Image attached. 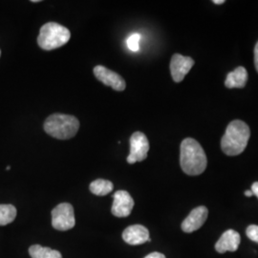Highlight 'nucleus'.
<instances>
[{"label":"nucleus","mask_w":258,"mask_h":258,"mask_svg":"<svg viewBox=\"0 0 258 258\" xmlns=\"http://www.w3.org/2000/svg\"><path fill=\"white\" fill-rule=\"evenodd\" d=\"M17 217V209L13 205H0V226L11 224Z\"/></svg>","instance_id":"dca6fc26"},{"label":"nucleus","mask_w":258,"mask_h":258,"mask_svg":"<svg viewBox=\"0 0 258 258\" xmlns=\"http://www.w3.org/2000/svg\"><path fill=\"white\" fill-rule=\"evenodd\" d=\"M149 150V142L143 132H135L130 137V152L127 163L132 165L147 159Z\"/></svg>","instance_id":"423d86ee"},{"label":"nucleus","mask_w":258,"mask_h":258,"mask_svg":"<svg viewBox=\"0 0 258 258\" xmlns=\"http://www.w3.org/2000/svg\"><path fill=\"white\" fill-rule=\"evenodd\" d=\"M240 234L233 230H228L222 234L220 239L215 244V249L219 253H224L226 251H235L240 245Z\"/></svg>","instance_id":"f8f14e48"},{"label":"nucleus","mask_w":258,"mask_h":258,"mask_svg":"<svg viewBox=\"0 0 258 258\" xmlns=\"http://www.w3.org/2000/svg\"><path fill=\"white\" fill-rule=\"evenodd\" d=\"M94 75L101 83L116 91H123L126 87V83L120 75L102 65H97L94 68Z\"/></svg>","instance_id":"0eeeda50"},{"label":"nucleus","mask_w":258,"mask_h":258,"mask_svg":"<svg viewBox=\"0 0 258 258\" xmlns=\"http://www.w3.org/2000/svg\"><path fill=\"white\" fill-rule=\"evenodd\" d=\"M248 81L247 70L239 66L227 76L225 85L228 88H243Z\"/></svg>","instance_id":"ddd939ff"},{"label":"nucleus","mask_w":258,"mask_h":258,"mask_svg":"<svg viewBox=\"0 0 258 258\" xmlns=\"http://www.w3.org/2000/svg\"><path fill=\"white\" fill-rule=\"evenodd\" d=\"M250 137V130L243 120H232L227 126L221 140L223 152L229 156L241 154L248 146Z\"/></svg>","instance_id":"f03ea898"},{"label":"nucleus","mask_w":258,"mask_h":258,"mask_svg":"<svg viewBox=\"0 0 258 258\" xmlns=\"http://www.w3.org/2000/svg\"><path fill=\"white\" fill-rule=\"evenodd\" d=\"M246 233H247V236L249 237V239L258 243V226L250 225L248 227Z\"/></svg>","instance_id":"a211bd4d"},{"label":"nucleus","mask_w":258,"mask_h":258,"mask_svg":"<svg viewBox=\"0 0 258 258\" xmlns=\"http://www.w3.org/2000/svg\"><path fill=\"white\" fill-rule=\"evenodd\" d=\"M79 128V120L74 116L66 114H53L44 122V130L47 134L58 140L73 138Z\"/></svg>","instance_id":"7ed1b4c3"},{"label":"nucleus","mask_w":258,"mask_h":258,"mask_svg":"<svg viewBox=\"0 0 258 258\" xmlns=\"http://www.w3.org/2000/svg\"><path fill=\"white\" fill-rule=\"evenodd\" d=\"M212 2H213L214 4L219 5V4H223V3H225V0H213Z\"/></svg>","instance_id":"4be33fe9"},{"label":"nucleus","mask_w":258,"mask_h":258,"mask_svg":"<svg viewBox=\"0 0 258 258\" xmlns=\"http://www.w3.org/2000/svg\"><path fill=\"white\" fill-rule=\"evenodd\" d=\"M0 55H1V50H0Z\"/></svg>","instance_id":"b1692460"},{"label":"nucleus","mask_w":258,"mask_h":258,"mask_svg":"<svg viewBox=\"0 0 258 258\" xmlns=\"http://www.w3.org/2000/svg\"><path fill=\"white\" fill-rule=\"evenodd\" d=\"M207 156L201 145L194 139H184L180 148V165L184 173L200 175L207 168Z\"/></svg>","instance_id":"f257e3e1"},{"label":"nucleus","mask_w":258,"mask_h":258,"mask_svg":"<svg viewBox=\"0 0 258 258\" xmlns=\"http://www.w3.org/2000/svg\"><path fill=\"white\" fill-rule=\"evenodd\" d=\"M194 65V60L189 56L174 54L170 61V72L175 83H181L184 77L190 71Z\"/></svg>","instance_id":"1a4fd4ad"},{"label":"nucleus","mask_w":258,"mask_h":258,"mask_svg":"<svg viewBox=\"0 0 258 258\" xmlns=\"http://www.w3.org/2000/svg\"><path fill=\"white\" fill-rule=\"evenodd\" d=\"M75 224L74 208L71 204H59L52 211V226L55 230L69 231Z\"/></svg>","instance_id":"39448f33"},{"label":"nucleus","mask_w":258,"mask_h":258,"mask_svg":"<svg viewBox=\"0 0 258 258\" xmlns=\"http://www.w3.org/2000/svg\"><path fill=\"white\" fill-rule=\"evenodd\" d=\"M113 188H114V185L112 184V182L108 180H103V179L95 180L89 185L90 191L98 196H105L110 194Z\"/></svg>","instance_id":"2eb2a0df"},{"label":"nucleus","mask_w":258,"mask_h":258,"mask_svg":"<svg viewBox=\"0 0 258 258\" xmlns=\"http://www.w3.org/2000/svg\"><path fill=\"white\" fill-rule=\"evenodd\" d=\"M254 64H255L256 71L258 72V42L254 48Z\"/></svg>","instance_id":"aec40b11"},{"label":"nucleus","mask_w":258,"mask_h":258,"mask_svg":"<svg viewBox=\"0 0 258 258\" xmlns=\"http://www.w3.org/2000/svg\"><path fill=\"white\" fill-rule=\"evenodd\" d=\"M122 239L129 245L133 246H137L148 241H151L149 238V231L145 226L142 225L129 226L122 232Z\"/></svg>","instance_id":"9b49d317"},{"label":"nucleus","mask_w":258,"mask_h":258,"mask_svg":"<svg viewBox=\"0 0 258 258\" xmlns=\"http://www.w3.org/2000/svg\"><path fill=\"white\" fill-rule=\"evenodd\" d=\"M71 37L67 28L55 22H49L40 28L37 44L45 51H51L65 45Z\"/></svg>","instance_id":"20e7f679"},{"label":"nucleus","mask_w":258,"mask_h":258,"mask_svg":"<svg viewBox=\"0 0 258 258\" xmlns=\"http://www.w3.org/2000/svg\"><path fill=\"white\" fill-rule=\"evenodd\" d=\"M111 212L116 217H127L134 208V200L125 190H118L114 194Z\"/></svg>","instance_id":"6e6552de"},{"label":"nucleus","mask_w":258,"mask_h":258,"mask_svg":"<svg viewBox=\"0 0 258 258\" xmlns=\"http://www.w3.org/2000/svg\"><path fill=\"white\" fill-rule=\"evenodd\" d=\"M141 35L138 33L132 34L126 39V46L131 52H138L140 49V41H141Z\"/></svg>","instance_id":"f3484780"},{"label":"nucleus","mask_w":258,"mask_h":258,"mask_svg":"<svg viewBox=\"0 0 258 258\" xmlns=\"http://www.w3.org/2000/svg\"><path fill=\"white\" fill-rule=\"evenodd\" d=\"M145 258H166V256L163 254V253H161V252H151V253H149L148 255H147Z\"/></svg>","instance_id":"6ab92c4d"},{"label":"nucleus","mask_w":258,"mask_h":258,"mask_svg":"<svg viewBox=\"0 0 258 258\" xmlns=\"http://www.w3.org/2000/svg\"><path fill=\"white\" fill-rule=\"evenodd\" d=\"M29 254L32 258H62L59 251L40 245L31 246L29 249Z\"/></svg>","instance_id":"4468645a"},{"label":"nucleus","mask_w":258,"mask_h":258,"mask_svg":"<svg viewBox=\"0 0 258 258\" xmlns=\"http://www.w3.org/2000/svg\"><path fill=\"white\" fill-rule=\"evenodd\" d=\"M245 195H246L247 197H250V196H252L253 194L251 192V190H247V191H245Z\"/></svg>","instance_id":"5701e85b"},{"label":"nucleus","mask_w":258,"mask_h":258,"mask_svg":"<svg viewBox=\"0 0 258 258\" xmlns=\"http://www.w3.org/2000/svg\"><path fill=\"white\" fill-rule=\"evenodd\" d=\"M250 190H251L252 194H253V195H255V196L258 198V182H255V183H253V184H252Z\"/></svg>","instance_id":"412c9836"},{"label":"nucleus","mask_w":258,"mask_h":258,"mask_svg":"<svg viewBox=\"0 0 258 258\" xmlns=\"http://www.w3.org/2000/svg\"><path fill=\"white\" fill-rule=\"evenodd\" d=\"M209 211L206 207L200 206L195 208L182 223V230L186 233H190L199 230L207 220Z\"/></svg>","instance_id":"9d476101"}]
</instances>
